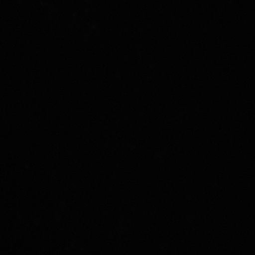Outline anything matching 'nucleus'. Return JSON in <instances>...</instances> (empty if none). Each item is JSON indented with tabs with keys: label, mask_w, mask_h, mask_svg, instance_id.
I'll return each instance as SVG.
<instances>
[]
</instances>
